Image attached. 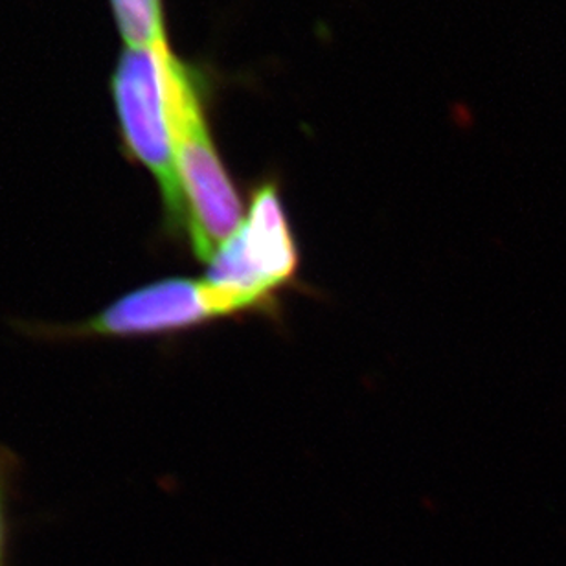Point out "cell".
<instances>
[{"label":"cell","instance_id":"cell-1","mask_svg":"<svg viewBox=\"0 0 566 566\" xmlns=\"http://www.w3.org/2000/svg\"><path fill=\"white\" fill-rule=\"evenodd\" d=\"M169 111L186 243L197 260L207 263L238 230L247 207L213 142L199 77L175 54L169 57Z\"/></svg>","mask_w":566,"mask_h":566},{"label":"cell","instance_id":"cell-2","mask_svg":"<svg viewBox=\"0 0 566 566\" xmlns=\"http://www.w3.org/2000/svg\"><path fill=\"white\" fill-rule=\"evenodd\" d=\"M298 240L279 186H258L245 218L207 262L205 282L212 289L224 318L271 315L283 291L298 283Z\"/></svg>","mask_w":566,"mask_h":566},{"label":"cell","instance_id":"cell-3","mask_svg":"<svg viewBox=\"0 0 566 566\" xmlns=\"http://www.w3.org/2000/svg\"><path fill=\"white\" fill-rule=\"evenodd\" d=\"M169 43L126 49L111 76L122 149L146 169L163 199L164 229L186 240V212L175 166L169 111Z\"/></svg>","mask_w":566,"mask_h":566},{"label":"cell","instance_id":"cell-4","mask_svg":"<svg viewBox=\"0 0 566 566\" xmlns=\"http://www.w3.org/2000/svg\"><path fill=\"white\" fill-rule=\"evenodd\" d=\"M218 321L224 318L205 280L169 276L127 291L85 321L65 326L38 324L30 332L46 340H129L174 337Z\"/></svg>","mask_w":566,"mask_h":566},{"label":"cell","instance_id":"cell-5","mask_svg":"<svg viewBox=\"0 0 566 566\" xmlns=\"http://www.w3.org/2000/svg\"><path fill=\"white\" fill-rule=\"evenodd\" d=\"M109 4L127 49L168 43L163 0H109Z\"/></svg>","mask_w":566,"mask_h":566},{"label":"cell","instance_id":"cell-6","mask_svg":"<svg viewBox=\"0 0 566 566\" xmlns=\"http://www.w3.org/2000/svg\"><path fill=\"white\" fill-rule=\"evenodd\" d=\"M17 473V458L13 452L0 447V566H8L10 552V495L13 476Z\"/></svg>","mask_w":566,"mask_h":566}]
</instances>
